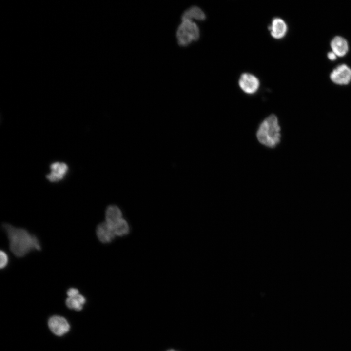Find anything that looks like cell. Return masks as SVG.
Instances as JSON below:
<instances>
[{
	"instance_id": "6da1fadb",
	"label": "cell",
	"mask_w": 351,
	"mask_h": 351,
	"mask_svg": "<svg viewBox=\"0 0 351 351\" xmlns=\"http://www.w3.org/2000/svg\"><path fill=\"white\" fill-rule=\"evenodd\" d=\"M3 228L9 241L10 251L15 256L22 257L33 250L41 249L38 239L26 230L8 223L3 224Z\"/></svg>"
},
{
	"instance_id": "7a4b0ae2",
	"label": "cell",
	"mask_w": 351,
	"mask_h": 351,
	"mask_svg": "<svg viewBox=\"0 0 351 351\" xmlns=\"http://www.w3.org/2000/svg\"><path fill=\"white\" fill-rule=\"evenodd\" d=\"M258 141L262 145L274 148L280 142V127L278 119L274 115H271L261 123L256 132Z\"/></svg>"
},
{
	"instance_id": "3957f363",
	"label": "cell",
	"mask_w": 351,
	"mask_h": 351,
	"mask_svg": "<svg viewBox=\"0 0 351 351\" xmlns=\"http://www.w3.org/2000/svg\"><path fill=\"white\" fill-rule=\"evenodd\" d=\"M238 84L244 92L248 94H253L258 90L260 81L254 75L245 73L241 75L238 80Z\"/></svg>"
},
{
	"instance_id": "277c9868",
	"label": "cell",
	"mask_w": 351,
	"mask_h": 351,
	"mask_svg": "<svg viewBox=\"0 0 351 351\" xmlns=\"http://www.w3.org/2000/svg\"><path fill=\"white\" fill-rule=\"evenodd\" d=\"M330 78L337 84H347L351 80V69L345 64L340 65L332 72Z\"/></svg>"
},
{
	"instance_id": "5b68a950",
	"label": "cell",
	"mask_w": 351,
	"mask_h": 351,
	"mask_svg": "<svg viewBox=\"0 0 351 351\" xmlns=\"http://www.w3.org/2000/svg\"><path fill=\"white\" fill-rule=\"evenodd\" d=\"M48 324L51 332L58 336L63 335L70 329V325L66 319L60 316H52L49 319Z\"/></svg>"
},
{
	"instance_id": "8992f818",
	"label": "cell",
	"mask_w": 351,
	"mask_h": 351,
	"mask_svg": "<svg viewBox=\"0 0 351 351\" xmlns=\"http://www.w3.org/2000/svg\"><path fill=\"white\" fill-rule=\"evenodd\" d=\"M96 234L99 241L104 244L112 242L116 237L113 227L105 221L97 226Z\"/></svg>"
},
{
	"instance_id": "52a82bcc",
	"label": "cell",
	"mask_w": 351,
	"mask_h": 351,
	"mask_svg": "<svg viewBox=\"0 0 351 351\" xmlns=\"http://www.w3.org/2000/svg\"><path fill=\"white\" fill-rule=\"evenodd\" d=\"M269 30L271 36L275 39H281L286 35L288 26L285 21L280 18L273 19Z\"/></svg>"
},
{
	"instance_id": "ba28073f",
	"label": "cell",
	"mask_w": 351,
	"mask_h": 351,
	"mask_svg": "<svg viewBox=\"0 0 351 351\" xmlns=\"http://www.w3.org/2000/svg\"><path fill=\"white\" fill-rule=\"evenodd\" d=\"M51 172L46 176L51 182H57L61 180L68 170L67 165L63 162H56L50 165Z\"/></svg>"
},
{
	"instance_id": "9c48e42d",
	"label": "cell",
	"mask_w": 351,
	"mask_h": 351,
	"mask_svg": "<svg viewBox=\"0 0 351 351\" xmlns=\"http://www.w3.org/2000/svg\"><path fill=\"white\" fill-rule=\"evenodd\" d=\"M123 217L121 209L116 205H110L107 207L105 213V221L113 227Z\"/></svg>"
},
{
	"instance_id": "30bf717a",
	"label": "cell",
	"mask_w": 351,
	"mask_h": 351,
	"mask_svg": "<svg viewBox=\"0 0 351 351\" xmlns=\"http://www.w3.org/2000/svg\"><path fill=\"white\" fill-rule=\"evenodd\" d=\"M206 18V15L203 11L197 6H192L185 10L181 17L182 20H192L193 19L203 21Z\"/></svg>"
},
{
	"instance_id": "8fae6325",
	"label": "cell",
	"mask_w": 351,
	"mask_h": 351,
	"mask_svg": "<svg viewBox=\"0 0 351 351\" xmlns=\"http://www.w3.org/2000/svg\"><path fill=\"white\" fill-rule=\"evenodd\" d=\"M176 38L178 44L181 47H186L194 41L190 32L182 22L177 27Z\"/></svg>"
},
{
	"instance_id": "7c38bea8",
	"label": "cell",
	"mask_w": 351,
	"mask_h": 351,
	"mask_svg": "<svg viewBox=\"0 0 351 351\" xmlns=\"http://www.w3.org/2000/svg\"><path fill=\"white\" fill-rule=\"evenodd\" d=\"M331 46L332 52L337 56H344L348 51V44L347 40L340 36H336L332 39Z\"/></svg>"
},
{
	"instance_id": "4fadbf2b",
	"label": "cell",
	"mask_w": 351,
	"mask_h": 351,
	"mask_svg": "<svg viewBox=\"0 0 351 351\" xmlns=\"http://www.w3.org/2000/svg\"><path fill=\"white\" fill-rule=\"evenodd\" d=\"M116 236L122 237L127 235L130 231V227L127 220L122 218L113 227Z\"/></svg>"
},
{
	"instance_id": "5bb4252c",
	"label": "cell",
	"mask_w": 351,
	"mask_h": 351,
	"mask_svg": "<svg viewBox=\"0 0 351 351\" xmlns=\"http://www.w3.org/2000/svg\"><path fill=\"white\" fill-rule=\"evenodd\" d=\"M85 303V298L79 294L73 297H68L66 300V304L68 308L78 311L82 309Z\"/></svg>"
},
{
	"instance_id": "9a60e30c",
	"label": "cell",
	"mask_w": 351,
	"mask_h": 351,
	"mask_svg": "<svg viewBox=\"0 0 351 351\" xmlns=\"http://www.w3.org/2000/svg\"><path fill=\"white\" fill-rule=\"evenodd\" d=\"M0 267L1 269L6 266L8 262V257L6 253L2 250L0 252Z\"/></svg>"
},
{
	"instance_id": "2e32d148",
	"label": "cell",
	"mask_w": 351,
	"mask_h": 351,
	"mask_svg": "<svg viewBox=\"0 0 351 351\" xmlns=\"http://www.w3.org/2000/svg\"><path fill=\"white\" fill-rule=\"evenodd\" d=\"M79 294V291L76 288H70L67 292V294L69 297L76 296Z\"/></svg>"
},
{
	"instance_id": "e0dca14e",
	"label": "cell",
	"mask_w": 351,
	"mask_h": 351,
	"mask_svg": "<svg viewBox=\"0 0 351 351\" xmlns=\"http://www.w3.org/2000/svg\"><path fill=\"white\" fill-rule=\"evenodd\" d=\"M336 54L332 51L329 52L328 54V57L331 60H335L336 58Z\"/></svg>"
},
{
	"instance_id": "ac0fdd59",
	"label": "cell",
	"mask_w": 351,
	"mask_h": 351,
	"mask_svg": "<svg viewBox=\"0 0 351 351\" xmlns=\"http://www.w3.org/2000/svg\"><path fill=\"white\" fill-rule=\"evenodd\" d=\"M174 351V350H169V351Z\"/></svg>"
}]
</instances>
